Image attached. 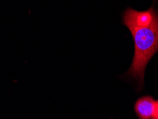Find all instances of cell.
I'll return each mask as SVG.
<instances>
[{"label":"cell","instance_id":"obj_1","mask_svg":"<svg viewBox=\"0 0 158 119\" xmlns=\"http://www.w3.org/2000/svg\"><path fill=\"white\" fill-rule=\"evenodd\" d=\"M122 22L131 32L135 45L133 60L125 75L138 81L141 88L146 67L158 51V13L153 6L145 11L128 7L123 13Z\"/></svg>","mask_w":158,"mask_h":119},{"label":"cell","instance_id":"obj_2","mask_svg":"<svg viewBox=\"0 0 158 119\" xmlns=\"http://www.w3.org/2000/svg\"><path fill=\"white\" fill-rule=\"evenodd\" d=\"M155 101L149 96L141 97L135 104V111L140 119H152L155 111Z\"/></svg>","mask_w":158,"mask_h":119},{"label":"cell","instance_id":"obj_3","mask_svg":"<svg viewBox=\"0 0 158 119\" xmlns=\"http://www.w3.org/2000/svg\"><path fill=\"white\" fill-rule=\"evenodd\" d=\"M152 119H158V101H155V111H154V113H153Z\"/></svg>","mask_w":158,"mask_h":119}]
</instances>
